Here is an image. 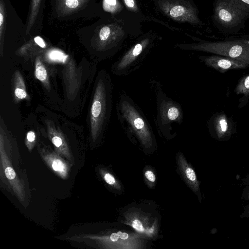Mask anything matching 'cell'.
Here are the masks:
<instances>
[{"mask_svg": "<svg viewBox=\"0 0 249 249\" xmlns=\"http://www.w3.org/2000/svg\"><path fill=\"white\" fill-rule=\"evenodd\" d=\"M35 42L41 48H45L46 44L43 39L40 36H36L34 38Z\"/></svg>", "mask_w": 249, "mask_h": 249, "instance_id": "obj_26", "label": "cell"}, {"mask_svg": "<svg viewBox=\"0 0 249 249\" xmlns=\"http://www.w3.org/2000/svg\"><path fill=\"white\" fill-rule=\"evenodd\" d=\"M35 75L42 82H45L47 78V71L39 58H37L36 62Z\"/></svg>", "mask_w": 249, "mask_h": 249, "instance_id": "obj_11", "label": "cell"}, {"mask_svg": "<svg viewBox=\"0 0 249 249\" xmlns=\"http://www.w3.org/2000/svg\"><path fill=\"white\" fill-rule=\"evenodd\" d=\"M52 142L57 147H60L62 144V139L58 136H54L52 138Z\"/></svg>", "mask_w": 249, "mask_h": 249, "instance_id": "obj_25", "label": "cell"}, {"mask_svg": "<svg viewBox=\"0 0 249 249\" xmlns=\"http://www.w3.org/2000/svg\"><path fill=\"white\" fill-rule=\"evenodd\" d=\"M111 87L109 78L101 77L95 90L91 108V125L93 138L102 131L110 115Z\"/></svg>", "mask_w": 249, "mask_h": 249, "instance_id": "obj_5", "label": "cell"}, {"mask_svg": "<svg viewBox=\"0 0 249 249\" xmlns=\"http://www.w3.org/2000/svg\"><path fill=\"white\" fill-rule=\"evenodd\" d=\"M125 5L130 8L136 9V7L134 0H124Z\"/></svg>", "mask_w": 249, "mask_h": 249, "instance_id": "obj_28", "label": "cell"}, {"mask_svg": "<svg viewBox=\"0 0 249 249\" xmlns=\"http://www.w3.org/2000/svg\"><path fill=\"white\" fill-rule=\"evenodd\" d=\"M68 55L58 50H53L48 54V57L51 61L65 63Z\"/></svg>", "mask_w": 249, "mask_h": 249, "instance_id": "obj_12", "label": "cell"}, {"mask_svg": "<svg viewBox=\"0 0 249 249\" xmlns=\"http://www.w3.org/2000/svg\"><path fill=\"white\" fill-rule=\"evenodd\" d=\"M244 183L246 184V186H245L242 198H244L243 199L245 200L249 201V176L247 178H245ZM243 214L245 216L249 217V204L246 206Z\"/></svg>", "mask_w": 249, "mask_h": 249, "instance_id": "obj_13", "label": "cell"}, {"mask_svg": "<svg viewBox=\"0 0 249 249\" xmlns=\"http://www.w3.org/2000/svg\"><path fill=\"white\" fill-rule=\"evenodd\" d=\"M110 30L109 27L104 26L102 28L99 32V38L102 41H107L109 37Z\"/></svg>", "mask_w": 249, "mask_h": 249, "instance_id": "obj_16", "label": "cell"}, {"mask_svg": "<svg viewBox=\"0 0 249 249\" xmlns=\"http://www.w3.org/2000/svg\"><path fill=\"white\" fill-rule=\"evenodd\" d=\"M39 1L40 0H33L32 14L31 15V18L30 19V23L31 24L32 23L33 19L36 18Z\"/></svg>", "mask_w": 249, "mask_h": 249, "instance_id": "obj_17", "label": "cell"}, {"mask_svg": "<svg viewBox=\"0 0 249 249\" xmlns=\"http://www.w3.org/2000/svg\"><path fill=\"white\" fill-rule=\"evenodd\" d=\"M149 84L155 101V127L161 137L168 140L173 139L177 135L173 131V124L180 125L183 120L182 107L166 95L160 81L152 78Z\"/></svg>", "mask_w": 249, "mask_h": 249, "instance_id": "obj_2", "label": "cell"}, {"mask_svg": "<svg viewBox=\"0 0 249 249\" xmlns=\"http://www.w3.org/2000/svg\"><path fill=\"white\" fill-rule=\"evenodd\" d=\"M52 167L56 171L62 172L64 169V165L61 160H55L52 163Z\"/></svg>", "mask_w": 249, "mask_h": 249, "instance_id": "obj_18", "label": "cell"}, {"mask_svg": "<svg viewBox=\"0 0 249 249\" xmlns=\"http://www.w3.org/2000/svg\"><path fill=\"white\" fill-rule=\"evenodd\" d=\"M213 17L222 30H238L249 18V5L240 0H216Z\"/></svg>", "mask_w": 249, "mask_h": 249, "instance_id": "obj_4", "label": "cell"}, {"mask_svg": "<svg viewBox=\"0 0 249 249\" xmlns=\"http://www.w3.org/2000/svg\"><path fill=\"white\" fill-rule=\"evenodd\" d=\"M234 92L237 95H242L239 100L238 107L243 108L249 101V73L242 77L238 81Z\"/></svg>", "mask_w": 249, "mask_h": 249, "instance_id": "obj_10", "label": "cell"}, {"mask_svg": "<svg viewBox=\"0 0 249 249\" xmlns=\"http://www.w3.org/2000/svg\"><path fill=\"white\" fill-rule=\"evenodd\" d=\"M240 0L242 1V2H243L244 3L249 5V0Z\"/></svg>", "mask_w": 249, "mask_h": 249, "instance_id": "obj_29", "label": "cell"}, {"mask_svg": "<svg viewBox=\"0 0 249 249\" xmlns=\"http://www.w3.org/2000/svg\"><path fill=\"white\" fill-rule=\"evenodd\" d=\"M207 126L210 135L219 141H228L237 131L236 123L223 111L213 114Z\"/></svg>", "mask_w": 249, "mask_h": 249, "instance_id": "obj_7", "label": "cell"}, {"mask_svg": "<svg viewBox=\"0 0 249 249\" xmlns=\"http://www.w3.org/2000/svg\"><path fill=\"white\" fill-rule=\"evenodd\" d=\"M144 176L149 182H155L156 176L153 171L150 170H146L144 173Z\"/></svg>", "mask_w": 249, "mask_h": 249, "instance_id": "obj_23", "label": "cell"}, {"mask_svg": "<svg viewBox=\"0 0 249 249\" xmlns=\"http://www.w3.org/2000/svg\"><path fill=\"white\" fill-rule=\"evenodd\" d=\"M104 179L106 182L111 185L117 184L116 180L113 175L110 173H106L104 175Z\"/></svg>", "mask_w": 249, "mask_h": 249, "instance_id": "obj_20", "label": "cell"}, {"mask_svg": "<svg viewBox=\"0 0 249 249\" xmlns=\"http://www.w3.org/2000/svg\"><path fill=\"white\" fill-rule=\"evenodd\" d=\"M26 138L29 142H33L36 139V134L33 131H30L27 133Z\"/></svg>", "mask_w": 249, "mask_h": 249, "instance_id": "obj_27", "label": "cell"}, {"mask_svg": "<svg viewBox=\"0 0 249 249\" xmlns=\"http://www.w3.org/2000/svg\"><path fill=\"white\" fill-rule=\"evenodd\" d=\"M65 5L69 8H75L79 5L78 0H66Z\"/></svg>", "mask_w": 249, "mask_h": 249, "instance_id": "obj_24", "label": "cell"}, {"mask_svg": "<svg viewBox=\"0 0 249 249\" xmlns=\"http://www.w3.org/2000/svg\"><path fill=\"white\" fill-rule=\"evenodd\" d=\"M199 59L205 65L224 73L231 70L245 69L249 65L243 62L223 55L213 54L208 56H199Z\"/></svg>", "mask_w": 249, "mask_h": 249, "instance_id": "obj_8", "label": "cell"}, {"mask_svg": "<svg viewBox=\"0 0 249 249\" xmlns=\"http://www.w3.org/2000/svg\"><path fill=\"white\" fill-rule=\"evenodd\" d=\"M186 10L184 7L179 6L177 5L173 7L169 11L170 15L174 18H177L178 17H181L183 15L186 14Z\"/></svg>", "mask_w": 249, "mask_h": 249, "instance_id": "obj_14", "label": "cell"}, {"mask_svg": "<svg viewBox=\"0 0 249 249\" xmlns=\"http://www.w3.org/2000/svg\"><path fill=\"white\" fill-rule=\"evenodd\" d=\"M4 172L6 177L9 179H13L16 177V173L14 169L10 167H6Z\"/></svg>", "mask_w": 249, "mask_h": 249, "instance_id": "obj_22", "label": "cell"}, {"mask_svg": "<svg viewBox=\"0 0 249 249\" xmlns=\"http://www.w3.org/2000/svg\"><path fill=\"white\" fill-rule=\"evenodd\" d=\"M116 0H104V7L107 11H112L113 7L116 6Z\"/></svg>", "mask_w": 249, "mask_h": 249, "instance_id": "obj_19", "label": "cell"}, {"mask_svg": "<svg viewBox=\"0 0 249 249\" xmlns=\"http://www.w3.org/2000/svg\"><path fill=\"white\" fill-rule=\"evenodd\" d=\"M179 47L183 49L229 57L249 65V39L202 41L192 44L180 45Z\"/></svg>", "mask_w": 249, "mask_h": 249, "instance_id": "obj_3", "label": "cell"}, {"mask_svg": "<svg viewBox=\"0 0 249 249\" xmlns=\"http://www.w3.org/2000/svg\"><path fill=\"white\" fill-rule=\"evenodd\" d=\"M15 95L18 99H23L27 97V93L25 90L24 85H18L15 89Z\"/></svg>", "mask_w": 249, "mask_h": 249, "instance_id": "obj_15", "label": "cell"}, {"mask_svg": "<svg viewBox=\"0 0 249 249\" xmlns=\"http://www.w3.org/2000/svg\"><path fill=\"white\" fill-rule=\"evenodd\" d=\"M151 47V41L147 38L137 42L117 60L112 67V72L118 76H125L140 69Z\"/></svg>", "mask_w": 249, "mask_h": 249, "instance_id": "obj_6", "label": "cell"}, {"mask_svg": "<svg viewBox=\"0 0 249 249\" xmlns=\"http://www.w3.org/2000/svg\"><path fill=\"white\" fill-rule=\"evenodd\" d=\"M177 156L178 165L182 178L190 189L197 195L201 202L202 197L199 188L200 182L197 179L195 171L186 161L181 152H179Z\"/></svg>", "mask_w": 249, "mask_h": 249, "instance_id": "obj_9", "label": "cell"}, {"mask_svg": "<svg viewBox=\"0 0 249 249\" xmlns=\"http://www.w3.org/2000/svg\"><path fill=\"white\" fill-rule=\"evenodd\" d=\"M116 111L121 127L129 140L144 151H153L157 142L151 125L140 107L124 90L119 95Z\"/></svg>", "mask_w": 249, "mask_h": 249, "instance_id": "obj_1", "label": "cell"}, {"mask_svg": "<svg viewBox=\"0 0 249 249\" xmlns=\"http://www.w3.org/2000/svg\"><path fill=\"white\" fill-rule=\"evenodd\" d=\"M4 21V9L2 7V5L1 2L0 10V38H1Z\"/></svg>", "mask_w": 249, "mask_h": 249, "instance_id": "obj_21", "label": "cell"}]
</instances>
